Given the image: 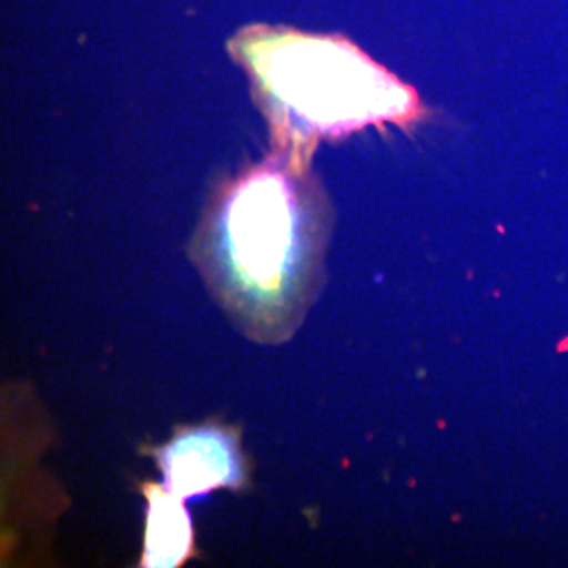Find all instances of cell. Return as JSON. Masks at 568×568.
Instances as JSON below:
<instances>
[{
  "instance_id": "2",
  "label": "cell",
  "mask_w": 568,
  "mask_h": 568,
  "mask_svg": "<svg viewBox=\"0 0 568 568\" xmlns=\"http://www.w3.org/2000/svg\"><path fill=\"white\" fill-rule=\"evenodd\" d=\"M231 47L272 118L306 132H347L410 108L406 89L343 41L252 28Z\"/></svg>"
},
{
  "instance_id": "3",
  "label": "cell",
  "mask_w": 568,
  "mask_h": 568,
  "mask_svg": "<svg viewBox=\"0 0 568 568\" xmlns=\"http://www.w3.org/2000/svg\"><path fill=\"white\" fill-rule=\"evenodd\" d=\"M156 458L164 488L183 500L204 497L216 488H239L245 481L237 436L223 426L185 429Z\"/></svg>"
},
{
  "instance_id": "4",
  "label": "cell",
  "mask_w": 568,
  "mask_h": 568,
  "mask_svg": "<svg viewBox=\"0 0 568 568\" xmlns=\"http://www.w3.org/2000/svg\"><path fill=\"white\" fill-rule=\"evenodd\" d=\"M148 497L142 567L175 568L194 555L192 519L185 500L162 485H144Z\"/></svg>"
},
{
  "instance_id": "1",
  "label": "cell",
  "mask_w": 568,
  "mask_h": 568,
  "mask_svg": "<svg viewBox=\"0 0 568 568\" xmlns=\"http://www.w3.org/2000/svg\"><path fill=\"white\" fill-rule=\"evenodd\" d=\"M315 239L283 174L252 171L216 194L194 257L234 323L257 342H282L312 304Z\"/></svg>"
}]
</instances>
